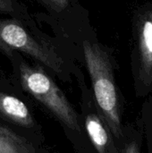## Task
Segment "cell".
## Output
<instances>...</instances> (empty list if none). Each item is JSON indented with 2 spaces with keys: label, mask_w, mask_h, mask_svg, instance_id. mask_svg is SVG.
<instances>
[{
  "label": "cell",
  "mask_w": 152,
  "mask_h": 153,
  "mask_svg": "<svg viewBox=\"0 0 152 153\" xmlns=\"http://www.w3.org/2000/svg\"><path fill=\"white\" fill-rule=\"evenodd\" d=\"M83 55L100 117L117 139L123 138L120 102L108 53L98 43L83 41Z\"/></svg>",
  "instance_id": "obj_1"
},
{
  "label": "cell",
  "mask_w": 152,
  "mask_h": 153,
  "mask_svg": "<svg viewBox=\"0 0 152 153\" xmlns=\"http://www.w3.org/2000/svg\"><path fill=\"white\" fill-rule=\"evenodd\" d=\"M121 152L125 153H138L140 152V149L135 142H132L127 145H125V147Z\"/></svg>",
  "instance_id": "obj_10"
},
{
  "label": "cell",
  "mask_w": 152,
  "mask_h": 153,
  "mask_svg": "<svg viewBox=\"0 0 152 153\" xmlns=\"http://www.w3.org/2000/svg\"><path fill=\"white\" fill-rule=\"evenodd\" d=\"M19 79L22 89L41 103L66 128L80 132L78 116L56 82L40 68L21 64Z\"/></svg>",
  "instance_id": "obj_2"
},
{
  "label": "cell",
  "mask_w": 152,
  "mask_h": 153,
  "mask_svg": "<svg viewBox=\"0 0 152 153\" xmlns=\"http://www.w3.org/2000/svg\"><path fill=\"white\" fill-rule=\"evenodd\" d=\"M47 6L55 11H64L65 10L70 4V0H42Z\"/></svg>",
  "instance_id": "obj_9"
},
{
  "label": "cell",
  "mask_w": 152,
  "mask_h": 153,
  "mask_svg": "<svg viewBox=\"0 0 152 153\" xmlns=\"http://www.w3.org/2000/svg\"><path fill=\"white\" fill-rule=\"evenodd\" d=\"M36 149L26 138L0 125V153H31Z\"/></svg>",
  "instance_id": "obj_7"
},
{
  "label": "cell",
  "mask_w": 152,
  "mask_h": 153,
  "mask_svg": "<svg viewBox=\"0 0 152 153\" xmlns=\"http://www.w3.org/2000/svg\"><path fill=\"white\" fill-rule=\"evenodd\" d=\"M84 124L88 136L98 152H116L110 137L111 132L100 115L95 112L88 113L84 117Z\"/></svg>",
  "instance_id": "obj_6"
},
{
  "label": "cell",
  "mask_w": 152,
  "mask_h": 153,
  "mask_svg": "<svg viewBox=\"0 0 152 153\" xmlns=\"http://www.w3.org/2000/svg\"><path fill=\"white\" fill-rule=\"evenodd\" d=\"M0 50L25 53L54 73L64 74V60L54 48L43 39L34 37L15 20H0Z\"/></svg>",
  "instance_id": "obj_3"
},
{
  "label": "cell",
  "mask_w": 152,
  "mask_h": 153,
  "mask_svg": "<svg viewBox=\"0 0 152 153\" xmlns=\"http://www.w3.org/2000/svg\"><path fill=\"white\" fill-rule=\"evenodd\" d=\"M0 117L16 126L32 128L35 121L30 110L18 98L0 92Z\"/></svg>",
  "instance_id": "obj_5"
},
{
  "label": "cell",
  "mask_w": 152,
  "mask_h": 153,
  "mask_svg": "<svg viewBox=\"0 0 152 153\" xmlns=\"http://www.w3.org/2000/svg\"><path fill=\"white\" fill-rule=\"evenodd\" d=\"M0 13L19 14L21 10L15 0H0Z\"/></svg>",
  "instance_id": "obj_8"
},
{
  "label": "cell",
  "mask_w": 152,
  "mask_h": 153,
  "mask_svg": "<svg viewBox=\"0 0 152 153\" xmlns=\"http://www.w3.org/2000/svg\"><path fill=\"white\" fill-rule=\"evenodd\" d=\"M133 68L137 91H152V3L137 10L133 21Z\"/></svg>",
  "instance_id": "obj_4"
}]
</instances>
